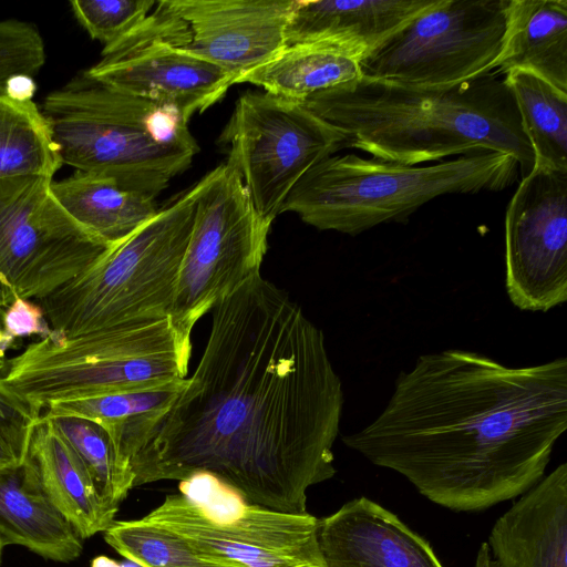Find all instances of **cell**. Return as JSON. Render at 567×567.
Returning <instances> with one entry per match:
<instances>
[{
  "instance_id": "cell-1",
  "label": "cell",
  "mask_w": 567,
  "mask_h": 567,
  "mask_svg": "<svg viewBox=\"0 0 567 567\" xmlns=\"http://www.w3.org/2000/svg\"><path fill=\"white\" fill-rule=\"evenodd\" d=\"M344 394L322 331L260 274L218 301L202 359L127 452L133 487L208 473L246 502L305 514L336 474Z\"/></svg>"
},
{
  "instance_id": "cell-2",
  "label": "cell",
  "mask_w": 567,
  "mask_h": 567,
  "mask_svg": "<svg viewBox=\"0 0 567 567\" xmlns=\"http://www.w3.org/2000/svg\"><path fill=\"white\" fill-rule=\"evenodd\" d=\"M566 430V358L507 367L450 349L400 372L382 412L342 442L431 502L477 512L536 485Z\"/></svg>"
},
{
  "instance_id": "cell-3",
  "label": "cell",
  "mask_w": 567,
  "mask_h": 567,
  "mask_svg": "<svg viewBox=\"0 0 567 567\" xmlns=\"http://www.w3.org/2000/svg\"><path fill=\"white\" fill-rule=\"evenodd\" d=\"M302 104L374 158L421 165L489 151L514 156L522 178L534 166L515 100L495 72L450 85L362 76Z\"/></svg>"
},
{
  "instance_id": "cell-4",
  "label": "cell",
  "mask_w": 567,
  "mask_h": 567,
  "mask_svg": "<svg viewBox=\"0 0 567 567\" xmlns=\"http://www.w3.org/2000/svg\"><path fill=\"white\" fill-rule=\"evenodd\" d=\"M41 112L62 164L154 199L199 152L174 110L83 74L49 93Z\"/></svg>"
},
{
  "instance_id": "cell-5",
  "label": "cell",
  "mask_w": 567,
  "mask_h": 567,
  "mask_svg": "<svg viewBox=\"0 0 567 567\" xmlns=\"http://www.w3.org/2000/svg\"><path fill=\"white\" fill-rule=\"evenodd\" d=\"M517 177L516 158L499 152H475L430 165L331 155L297 182L281 213H295L320 230L357 236L381 224L403 223L436 197L499 192Z\"/></svg>"
},
{
  "instance_id": "cell-6",
  "label": "cell",
  "mask_w": 567,
  "mask_h": 567,
  "mask_svg": "<svg viewBox=\"0 0 567 567\" xmlns=\"http://www.w3.org/2000/svg\"><path fill=\"white\" fill-rule=\"evenodd\" d=\"M199 182L40 301L65 338L134 329L171 318Z\"/></svg>"
},
{
  "instance_id": "cell-7",
  "label": "cell",
  "mask_w": 567,
  "mask_h": 567,
  "mask_svg": "<svg viewBox=\"0 0 567 567\" xmlns=\"http://www.w3.org/2000/svg\"><path fill=\"white\" fill-rule=\"evenodd\" d=\"M190 338L171 318L125 330L65 338L50 330L8 359L6 384L39 414L52 403L186 379Z\"/></svg>"
},
{
  "instance_id": "cell-8",
  "label": "cell",
  "mask_w": 567,
  "mask_h": 567,
  "mask_svg": "<svg viewBox=\"0 0 567 567\" xmlns=\"http://www.w3.org/2000/svg\"><path fill=\"white\" fill-rule=\"evenodd\" d=\"M179 494L144 517L182 534L203 557L224 567H326L319 519L246 502L208 473L181 481Z\"/></svg>"
},
{
  "instance_id": "cell-9",
  "label": "cell",
  "mask_w": 567,
  "mask_h": 567,
  "mask_svg": "<svg viewBox=\"0 0 567 567\" xmlns=\"http://www.w3.org/2000/svg\"><path fill=\"white\" fill-rule=\"evenodd\" d=\"M199 185L171 313L174 328L187 338L218 301L260 274L271 228L229 162L210 171Z\"/></svg>"
},
{
  "instance_id": "cell-10",
  "label": "cell",
  "mask_w": 567,
  "mask_h": 567,
  "mask_svg": "<svg viewBox=\"0 0 567 567\" xmlns=\"http://www.w3.org/2000/svg\"><path fill=\"white\" fill-rule=\"evenodd\" d=\"M218 143L228 147L259 216L269 224L297 182L317 163L350 148L347 134L302 103L267 92L239 96Z\"/></svg>"
},
{
  "instance_id": "cell-11",
  "label": "cell",
  "mask_w": 567,
  "mask_h": 567,
  "mask_svg": "<svg viewBox=\"0 0 567 567\" xmlns=\"http://www.w3.org/2000/svg\"><path fill=\"white\" fill-rule=\"evenodd\" d=\"M52 182L0 179V282L14 298L42 300L112 247L68 214Z\"/></svg>"
},
{
  "instance_id": "cell-12",
  "label": "cell",
  "mask_w": 567,
  "mask_h": 567,
  "mask_svg": "<svg viewBox=\"0 0 567 567\" xmlns=\"http://www.w3.org/2000/svg\"><path fill=\"white\" fill-rule=\"evenodd\" d=\"M508 0H440L360 62L362 76L450 85L494 71Z\"/></svg>"
},
{
  "instance_id": "cell-13",
  "label": "cell",
  "mask_w": 567,
  "mask_h": 567,
  "mask_svg": "<svg viewBox=\"0 0 567 567\" xmlns=\"http://www.w3.org/2000/svg\"><path fill=\"white\" fill-rule=\"evenodd\" d=\"M186 22L169 0L156 1L145 21L83 72L90 80L174 110L185 122L218 102L236 78L185 49Z\"/></svg>"
},
{
  "instance_id": "cell-14",
  "label": "cell",
  "mask_w": 567,
  "mask_h": 567,
  "mask_svg": "<svg viewBox=\"0 0 567 567\" xmlns=\"http://www.w3.org/2000/svg\"><path fill=\"white\" fill-rule=\"evenodd\" d=\"M505 286L520 310L567 300V174L533 166L505 215Z\"/></svg>"
},
{
  "instance_id": "cell-15",
  "label": "cell",
  "mask_w": 567,
  "mask_h": 567,
  "mask_svg": "<svg viewBox=\"0 0 567 567\" xmlns=\"http://www.w3.org/2000/svg\"><path fill=\"white\" fill-rule=\"evenodd\" d=\"M186 22L190 54L237 81L286 47V28L297 0H169Z\"/></svg>"
},
{
  "instance_id": "cell-16",
  "label": "cell",
  "mask_w": 567,
  "mask_h": 567,
  "mask_svg": "<svg viewBox=\"0 0 567 567\" xmlns=\"http://www.w3.org/2000/svg\"><path fill=\"white\" fill-rule=\"evenodd\" d=\"M318 545L326 567H443L427 540L367 497L319 519Z\"/></svg>"
},
{
  "instance_id": "cell-17",
  "label": "cell",
  "mask_w": 567,
  "mask_h": 567,
  "mask_svg": "<svg viewBox=\"0 0 567 567\" xmlns=\"http://www.w3.org/2000/svg\"><path fill=\"white\" fill-rule=\"evenodd\" d=\"M440 0L299 1L286 28V45L321 44L362 61Z\"/></svg>"
},
{
  "instance_id": "cell-18",
  "label": "cell",
  "mask_w": 567,
  "mask_h": 567,
  "mask_svg": "<svg viewBox=\"0 0 567 567\" xmlns=\"http://www.w3.org/2000/svg\"><path fill=\"white\" fill-rule=\"evenodd\" d=\"M498 567H567V464L525 492L491 529Z\"/></svg>"
},
{
  "instance_id": "cell-19",
  "label": "cell",
  "mask_w": 567,
  "mask_h": 567,
  "mask_svg": "<svg viewBox=\"0 0 567 567\" xmlns=\"http://www.w3.org/2000/svg\"><path fill=\"white\" fill-rule=\"evenodd\" d=\"M28 458L47 496L83 540L113 524L118 506L100 494L85 464L52 420H38Z\"/></svg>"
},
{
  "instance_id": "cell-20",
  "label": "cell",
  "mask_w": 567,
  "mask_h": 567,
  "mask_svg": "<svg viewBox=\"0 0 567 567\" xmlns=\"http://www.w3.org/2000/svg\"><path fill=\"white\" fill-rule=\"evenodd\" d=\"M0 544L58 563H71L83 551V539L47 496L28 457L0 470Z\"/></svg>"
},
{
  "instance_id": "cell-21",
  "label": "cell",
  "mask_w": 567,
  "mask_h": 567,
  "mask_svg": "<svg viewBox=\"0 0 567 567\" xmlns=\"http://www.w3.org/2000/svg\"><path fill=\"white\" fill-rule=\"evenodd\" d=\"M493 71H529L567 92V0H508Z\"/></svg>"
},
{
  "instance_id": "cell-22",
  "label": "cell",
  "mask_w": 567,
  "mask_h": 567,
  "mask_svg": "<svg viewBox=\"0 0 567 567\" xmlns=\"http://www.w3.org/2000/svg\"><path fill=\"white\" fill-rule=\"evenodd\" d=\"M51 188L71 217L110 246L126 239L158 212L154 198L96 174L75 171L53 181Z\"/></svg>"
},
{
  "instance_id": "cell-23",
  "label": "cell",
  "mask_w": 567,
  "mask_h": 567,
  "mask_svg": "<svg viewBox=\"0 0 567 567\" xmlns=\"http://www.w3.org/2000/svg\"><path fill=\"white\" fill-rule=\"evenodd\" d=\"M361 78L360 61L342 51L321 44H293L244 74L237 83H250L302 103L316 93Z\"/></svg>"
},
{
  "instance_id": "cell-24",
  "label": "cell",
  "mask_w": 567,
  "mask_h": 567,
  "mask_svg": "<svg viewBox=\"0 0 567 567\" xmlns=\"http://www.w3.org/2000/svg\"><path fill=\"white\" fill-rule=\"evenodd\" d=\"M504 79L533 150L534 166L567 174V92L529 71L512 70Z\"/></svg>"
},
{
  "instance_id": "cell-25",
  "label": "cell",
  "mask_w": 567,
  "mask_h": 567,
  "mask_svg": "<svg viewBox=\"0 0 567 567\" xmlns=\"http://www.w3.org/2000/svg\"><path fill=\"white\" fill-rule=\"evenodd\" d=\"M61 165L49 124L35 103L17 102L0 93V179L53 178Z\"/></svg>"
},
{
  "instance_id": "cell-26",
  "label": "cell",
  "mask_w": 567,
  "mask_h": 567,
  "mask_svg": "<svg viewBox=\"0 0 567 567\" xmlns=\"http://www.w3.org/2000/svg\"><path fill=\"white\" fill-rule=\"evenodd\" d=\"M186 379L89 399L52 403L43 419L80 417L105 426L117 441L162 414L184 389Z\"/></svg>"
},
{
  "instance_id": "cell-27",
  "label": "cell",
  "mask_w": 567,
  "mask_h": 567,
  "mask_svg": "<svg viewBox=\"0 0 567 567\" xmlns=\"http://www.w3.org/2000/svg\"><path fill=\"white\" fill-rule=\"evenodd\" d=\"M103 537L138 567H224L203 557L182 534L145 517L114 520Z\"/></svg>"
},
{
  "instance_id": "cell-28",
  "label": "cell",
  "mask_w": 567,
  "mask_h": 567,
  "mask_svg": "<svg viewBox=\"0 0 567 567\" xmlns=\"http://www.w3.org/2000/svg\"><path fill=\"white\" fill-rule=\"evenodd\" d=\"M89 470L100 494L118 506L133 488V474L102 424L80 417L50 419Z\"/></svg>"
},
{
  "instance_id": "cell-29",
  "label": "cell",
  "mask_w": 567,
  "mask_h": 567,
  "mask_svg": "<svg viewBox=\"0 0 567 567\" xmlns=\"http://www.w3.org/2000/svg\"><path fill=\"white\" fill-rule=\"evenodd\" d=\"M154 0H74L71 10L93 40L109 47L142 24Z\"/></svg>"
},
{
  "instance_id": "cell-30",
  "label": "cell",
  "mask_w": 567,
  "mask_h": 567,
  "mask_svg": "<svg viewBox=\"0 0 567 567\" xmlns=\"http://www.w3.org/2000/svg\"><path fill=\"white\" fill-rule=\"evenodd\" d=\"M3 379L0 380V470L19 466L25 461L41 416Z\"/></svg>"
},
{
  "instance_id": "cell-31",
  "label": "cell",
  "mask_w": 567,
  "mask_h": 567,
  "mask_svg": "<svg viewBox=\"0 0 567 567\" xmlns=\"http://www.w3.org/2000/svg\"><path fill=\"white\" fill-rule=\"evenodd\" d=\"M1 323L3 324L4 341L0 344V349L3 351L11 346L16 338L32 334L44 337L51 330L44 321L41 306L22 298H16L6 308Z\"/></svg>"
},
{
  "instance_id": "cell-32",
  "label": "cell",
  "mask_w": 567,
  "mask_h": 567,
  "mask_svg": "<svg viewBox=\"0 0 567 567\" xmlns=\"http://www.w3.org/2000/svg\"><path fill=\"white\" fill-rule=\"evenodd\" d=\"M37 92V83L33 76L28 74H16L10 76L6 84L3 93L13 101L29 102L32 101Z\"/></svg>"
},
{
  "instance_id": "cell-33",
  "label": "cell",
  "mask_w": 567,
  "mask_h": 567,
  "mask_svg": "<svg viewBox=\"0 0 567 567\" xmlns=\"http://www.w3.org/2000/svg\"><path fill=\"white\" fill-rule=\"evenodd\" d=\"M16 298L12 293L0 282V324L3 311L8 308Z\"/></svg>"
},
{
  "instance_id": "cell-34",
  "label": "cell",
  "mask_w": 567,
  "mask_h": 567,
  "mask_svg": "<svg viewBox=\"0 0 567 567\" xmlns=\"http://www.w3.org/2000/svg\"><path fill=\"white\" fill-rule=\"evenodd\" d=\"M6 351L0 349V380L3 379L8 371V359L4 354Z\"/></svg>"
},
{
  "instance_id": "cell-35",
  "label": "cell",
  "mask_w": 567,
  "mask_h": 567,
  "mask_svg": "<svg viewBox=\"0 0 567 567\" xmlns=\"http://www.w3.org/2000/svg\"><path fill=\"white\" fill-rule=\"evenodd\" d=\"M4 341V333L3 330L0 328V344H2Z\"/></svg>"
},
{
  "instance_id": "cell-36",
  "label": "cell",
  "mask_w": 567,
  "mask_h": 567,
  "mask_svg": "<svg viewBox=\"0 0 567 567\" xmlns=\"http://www.w3.org/2000/svg\"><path fill=\"white\" fill-rule=\"evenodd\" d=\"M3 546L0 544V566H1V563H2V551H3Z\"/></svg>"
}]
</instances>
